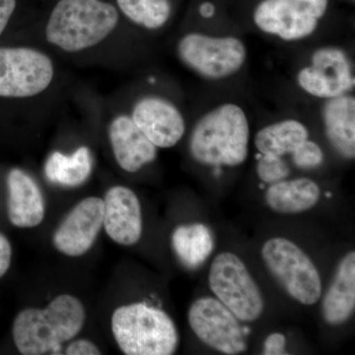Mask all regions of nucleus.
<instances>
[{
    "label": "nucleus",
    "instance_id": "1",
    "mask_svg": "<svg viewBox=\"0 0 355 355\" xmlns=\"http://www.w3.org/2000/svg\"><path fill=\"white\" fill-rule=\"evenodd\" d=\"M85 308L76 296L60 294L44 309L26 308L13 322L12 336L21 354H60L85 323Z\"/></svg>",
    "mask_w": 355,
    "mask_h": 355
},
{
    "label": "nucleus",
    "instance_id": "2",
    "mask_svg": "<svg viewBox=\"0 0 355 355\" xmlns=\"http://www.w3.org/2000/svg\"><path fill=\"white\" fill-rule=\"evenodd\" d=\"M119 20L118 9L104 0H60L50 14L44 36L65 53H80L108 38Z\"/></svg>",
    "mask_w": 355,
    "mask_h": 355
},
{
    "label": "nucleus",
    "instance_id": "3",
    "mask_svg": "<svg viewBox=\"0 0 355 355\" xmlns=\"http://www.w3.org/2000/svg\"><path fill=\"white\" fill-rule=\"evenodd\" d=\"M250 125L244 110L233 103L203 114L190 137L191 157L207 166L235 167L249 154Z\"/></svg>",
    "mask_w": 355,
    "mask_h": 355
},
{
    "label": "nucleus",
    "instance_id": "4",
    "mask_svg": "<svg viewBox=\"0 0 355 355\" xmlns=\"http://www.w3.org/2000/svg\"><path fill=\"white\" fill-rule=\"evenodd\" d=\"M111 327L123 354L171 355L179 345L177 327L169 315L144 303L116 308Z\"/></svg>",
    "mask_w": 355,
    "mask_h": 355
},
{
    "label": "nucleus",
    "instance_id": "5",
    "mask_svg": "<svg viewBox=\"0 0 355 355\" xmlns=\"http://www.w3.org/2000/svg\"><path fill=\"white\" fill-rule=\"evenodd\" d=\"M261 258L270 275L286 293L301 304H316L322 296L319 270L305 252L286 238L268 240Z\"/></svg>",
    "mask_w": 355,
    "mask_h": 355
},
{
    "label": "nucleus",
    "instance_id": "6",
    "mask_svg": "<svg viewBox=\"0 0 355 355\" xmlns=\"http://www.w3.org/2000/svg\"><path fill=\"white\" fill-rule=\"evenodd\" d=\"M210 291L241 322L258 320L265 309L263 294L247 266L230 252L217 254L210 266Z\"/></svg>",
    "mask_w": 355,
    "mask_h": 355
},
{
    "label": "nucleus",
    "instance_id": "7",
    "mask_svg": "<svg viewBox=\"0 0 355 355\" xmlns=\"http://www.w3.org/2000/svg\"><path fill=\"white\" fill-rule=\"evenodd\" d=\"M180 60L198 76L211 80L227 78L242 69L247 49L236 37H212L189 33L177 46Z\"/></svg>",
    "mask_w": 355,
    "mask_h": 355
},
{
    "label": "nucleus",
    "instance_id": "8",
    "mask_svg": "<svg viewBox=\"0 0 355 355\" xmlns=\"http://www.w3.org/2000/svg\"><path fill=\"white\" fill-rule=\"evenodd\" d=\"M53 78L55 65L44 51L28 46L0 48V97H35L50 87Z\"/></svg>",
    "mask_w": 355,
    "mask_h": 355
},
{
    "label": "nucleus",
    "instance_id": "9",
    "mask_svg": "<svg viewBox=\"0 0 355 355\" xmlns=\"http://www.w3.org/2000/svg\"><path fill=\"white\" fill-rule=\"evenodd\" d=\"M328 7L329 0H261L253 19L261 32L284 41H299L316 31Z\"/></svg>",
    "mask_w": 355,
    "mask_h": 355
},
{
    "label": "nucleus",
    "instance_id": "10",
    "mask_svg": "<svg viewBox=\"0 0 355 355\" xmlns=\"http://www.w3.org/2000/svg\"><path fill=\"white\" fill-rule=\"evenodd\" d=\"M191 331L207 347L223 354L236 355L247 349L239 320L216 298L202 297L188 313Z\"/></svg>",
    "mask_w": 355,
    "mask_h": 355
},
{
    "label": "nucleus",
    "instance_id": "11",
    "mask_svg": "<svg viewBox=\"0 0 355 355\" xmlns=\"http://www.w3.org/2000/svg\"><path fill=\"white\" fill-rule=\"evenodd\" d=\"M297 83L307 94L322 99L349 94L355 85L349 58L338 46L318 49L311 64L298 72Z\"/></svg>",
    "mask_w": 355,
    "mask_h": 355
},
{
    "label": "nucleus",
    "instance_id": "12",
    "mask_svg": "<svg viewBox=\"0 0 355 355\" xmlns=\"http://www.w3.org/2000/svg\"><path fill=\"white\" fill-rule=\"evenodd\" d=\"M103 224V198H84L70 210L58 225L53 236V246L65 256H83L94 245Z\"/></svg>",
    "mask_w": 355,
    "mask_h": 355
},
{
    "label": "nucleus",
    "instance_id": "13",
    "mask_svg": "<svg viewBox=\"0 0 355 355\" xmlns=\"http://www.w3.org/2000/svg\"><path fill=\"white\" fill-rule=\"evenodd\" d=\"M130 116L157 148L176 146L186 132V121L181 111L169 100L159 96L140 98Z\"/></svg>",
    "mask_w": 355,
    "mask_h": 355
},
{
    "label": "nucleus",
    "instance_id": "14",
    "mask_svg": "<svg viewBox=\"0 0 355 355\" xmlns=\"http://www.w3.org/2000/svg\"><path fill=\"white\" fill-rule=\"evenodd\" d=\"M103 202V227L109 237L123 246L137 244L142 235V211L135 191L127 187H112Z\"/></svg>",
    "mask_w": 355,
    "mask_h": 355
},
{
    "label": "nucleus",
    "instance_id": "15",
    "mask_svg": "<svg viewBox=\"0 0 355 355\" xmlns=\"http://www.w3.org/2000/svg\"><path fill=\"white\" fill-rule=\"evenodd\" d=\"M109 140L116 163L125 172L139 171L157 156V147L128 114H119L110 123Z\"/></svg>",
    "mask_w": 355,
    "mask_h": 355
},
{
    "label": "nucleus",
    "instance_id": "16",
    "mask_svg": "<svg viewBox=\"0 0 355 355\" xmlns=\"http://www.w3.org/2000/svg\"><path fill=\"white\" fill-rule=\"evenodd\" d=\"M7 216L19 228L37 227L46 214L44 198L39 184L27 172L13 168L6 178Z\"/></svg>",
    "mask_w": 355,
    "mask_h": 355
},
{
    "label": "nucleus",
    "instance_id": "17",
    "mask_svg": "<svg viewBox=\"0 0 355 355\" xmlns=\"http://www.w3.org/2000/svg\"><path fill=\"white\" fill-rule=\"evenodd\" d=\"M355 309V252L345 254L338 263L330 287L322 302L327 324L338 326L354 315Z\"/></svg>",
    "mask_w": 355,
    "mask_h": 355
},
{
    "label": "nucleus",
    "instance_id": "18",
    "mask_svg": "<svg viewBox=\"0 0 355 355\" xmlns=\"http://www.w3.org/2000/svg\"><path fill=\"white\" fill-rule=\"evenodd\" d=\"M327 139L343 157H355V99L349 94L327 100L323 108Z\"/></svg>",
    "mask_w": 355,
    "mask_h": 355
},
{
    "label": "nucleus",
    "instance_id": "19",
    "mask_svg": "<svg viewBox=\"0 0 355 355\" xmlns=\"http://www.w3.org/2000/svg\"><path fill=\"white\" fill-rule=\"evenodd\" d=\"M321 189L307 178L282 180L272 184L266 191V205L280 214H297L307 211L319 202Z\"/></svg>",
    "mask_w": 355,
    "mask_h": 355
},
{
    "label": "nucleus",
    "instance_id": "20",
    "mask_svg": "<svg viewBox=\"0 0 355 355\" xmlns=\"http://www.w3.org/2000/svg\"><path fill=\"white\" fill-rule=\"evenodd\" d=\"M309 139L304 123L297 120H284L261 128L254 137V146L261 155L282 157L292 154Z\"/></svg>",
    "mask_w": 355,
    "mask_h": 355
},
{
    "label": "nucleus",
    "instance_id": "21",
    "mask_svg": "<svg viewBox=\"0 0 355 355\" xmlns=\"http://www.w3.org/2000/svg\"><path fill=\"white\" fill-rule=\"evenodd\" d=\"M92 168L90 149L80 146L70 155L60 151L51 153L44 164V175L51 184L74 188L87 181Z\"/></svg>",
    "mask_w": 355,
    "mask_h": 355
},
{
    "label": "nucleus",
    "instance_id": "22",
    "mask_svg": "<svg viewBox=\"0 0 355 355\" xmlns=\"http://www.w3.org/2000/svg\"><path fill=\"white\" fill-rule=\"evenodd\" d=\"M172 247L180 261L197 268L209 258L214 248V235L202 223L180 225L172 234Z\"/></svg>",
    "mask_w": 355,
    "mask_h": 355
},
{
    "label": "nucleus",
    "instance_id": "23",
    "mask_svg": "<svg viewBox=\"0 0 355 355\" xmlns=\"http://www.w3.org/2000/svg\"><path fill=\"white\" fill-rule=\"evenodd\" d=\"M116 4L128 20L151 31L162 28L171 17L170 0H116Z\"/></svg>",
    "mask_w": 355,
    "mask_h": 355
},
{
    "label": "nucleus",
    "instance_id": "24",
    "mask_svg": "<svg viewBox=\"0 0 355 355\" xmlns=\"http://www.w3.org/2000/svg\"><path fill=\"white\" fill-rule=\"evenodd\" d=\"M257 174L263 183L272 184L286 180L291 170L282 157L261 155L257 164Z\"/></svg>",
    "mask_w": 355,
    "mask_h": 355
},
{
    "label": "nucleus",
    "instance_id": "25",
    "mask_svg": "<svg viewBox=\"0 0 355 355\" xmlns=\"http://www.w3.org/2000/svg\"><path fill=\"white\" fill-rule=\"evenodd\" d=\"M296 167L303 170H312L319 167L324 161L321 146L308 139L291 154Z\"/></svg>",
    "mask_w": 355,
    "mask_h": 355
},
{
    "label": "nucleus",
    "instance_id": "26",
    "mask_svg": "<svg viewBox=\"0 0 355 355\" xmlns=\"http://www.w3.org/2000/svg\"><path fill=\"white\" fill-rule=\"evenodd\" d=\"M64 354L67 355H97L101 354V350L91 340L85 338L70 340L64 349Z\"/></svg>",
    "mask_w": 355,
    "mask_h": 355
},
{
    "label": "nucleus",
    "instance_id": "27",
    "mask_svg": "<svg viewBox=\"0 0 355 355\" xmlns=\"http://www.w3.org/2000/svg\"><path fill=\"white\" fill-rule=\"evenodd\" d=\"M263 354L265 355L287 354L286 336L280 333L270 334L263 343Z\"/></svg>",
    "mask_w": 355,
    "mask_h": 355
},
{
    "label": "nucleus",
    "instance_id": "28",
    "mask_svg": "<svg viewBox=\"0 0 355 355\" xmlns=\"http://www.w3.org/2000/svg\"><path fill=\"white\" fill-rule=\"evenodd\" d=\"M12 260V247L6 235L0 233V279L6 275Z\"/></svg>",
    "mask_w": 355,
    "mask_h": 355
},
{
    "label": "nucleus",
    "instance_id": "29",
    "mask_svg": "<svg viewBox=\"0 0 355 355\" xmlns=\"http://www.w3.org/2000/svg\"><path fill=\"white\" fill-rule=\"evenodd\" d=\"M17 2L16 0H0V36L6 29L9 21L15 11Z\"/></svg>",
    "mask_w": 355,
    "mask_h": 355
},
{
    "label": "nucleus",
    "instance_id": "30",
    "mask_svg": "<svg viewBox=\"0 0 355 355\" xmlns=\"http://www.w3.org/2000/svg\"><path fill=\"white\" fill-rule=\"evenodd\" d=\"M200 14L203 18L214 17L216 14V6L211 2H203L200 6Z\"/></svg>",
    "mask_w": 355,
    "mask_h": 355
}]
</instances>
